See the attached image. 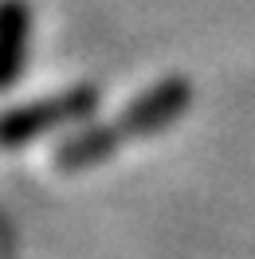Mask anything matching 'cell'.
<instances>
[{"mask_svg":"<svg viewBox=\"0 0 255 259\" xmlns=\"http://www.w3.org/2000/svg\"><path fill=\"white\" fill-rule=\"evenodd\" d=\"M32 48V4L0 0V91H8L28 67Z\"/></svg>","mask_w":255,"mask_h":259,"instance_id":"obj_3","label":"cell"},{"mask_svg":"<svg viewBox=\"0 0 255 259\" xmlns=\"http://www.w3.org/2000/svg\"><path fill=\"white\" fill-rule=\"evenodd\" d=\"M192 102V82L185 75H169L157 87H149L145 95H138L126 110L118 114L114 122H95V126H82L79 134H71L67 142H59L55 149V169L59 173H82V169H95L106 157H114L118 149L134 142V138H153L161 130H169L189 110Z\"/></svg>","mask_w":255,"mask_h":259,"instance_id":"obj_1","label":"cell"},{"mask_svg":"<svg viewBox=\"0 0 255 259\" xmlns=\"http://www.w3.org/2000/svg\"><path fill=\"white\" fill-rule=\"evenodd\" d=\"M98 106V87L91 82H79V87H67L59 95L35 98L28 106H16V110L0 114V146H24L48 130L71 126Z\"/></svg>","mask_w":255,"mask_h":259,"instance_id":"obj_2","label":"cell"}]
</instances>
